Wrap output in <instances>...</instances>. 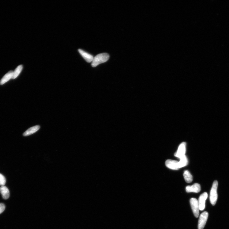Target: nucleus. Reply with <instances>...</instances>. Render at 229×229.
Masks as SVG:
<instances>
[{
	"label": "nucleus",
	"instance_id": "1",
	"mask_svg": "<svg viewBox=\"0 0 229 229\" xmlns=\"http://www.w3.org/2000/svg\"><path fill=\"white\" fill-rule=\"evenodd\" d=\"M109 55L106 53L98 54L94 57L91 65L93 67H95L100 64L107 62L109 60Z\"/></svg>",
	"mask_w": 229,
	"mask_h": 229
},
{
	"label": "nucleus",
	"instance_id": "2",
	"mask_svg": "<svg viewBox=\"0 0 229 229\" xmlns=\"http://www.w3.org/2000/svg\"><path fill=\"white\" fill-rule=\"evenodd\" d=\"M218 186V181L217 180H215L213 183L210 196V201L213 206H215L217 201Z\"/></svg>",
	"mask_w": 229,
	"mask_h": 229
},
{
	"label": "nucleus",
	"instance_id": "3",
	"mask_svg": "<svg viewBox=\"0 0 229 229\" xmlns=\"http://www.w3.org/2000/svg\"><path fill=\"white\" fill-rule=\"evenodd\" d=\"M190 202L194 215L196 218L198 217L200 209L198 200L196 198H192Z\"/></svg>",
	"mask_w": 229,
	"mask_h": 229
},
{
	"label": "nucleus",
	"instance_id": "4",
	"mask_svg": "<svg viewBox=\"0 0 229 229\" xmlns=\"http://www.w3.org/2000/svg\"><path fill=\"white\" fill-rule=\"evenodd\" d=\"M208 213L207 212H204L200 216L198 224V229H203L204 228L208 218Z\"/></svg>",
	"mask_w": 229,
	"mask_h": 229
},
{
	"label": "nucleus",
	"instance_id": "5",
	"mask_svg": "<svg viewBox=\"0 0 229 229\" xmlns=\"http://www.w3.org/2000/svg\"><path fill=\"white\" fill-rule=\"evenodd\" d=\"M186 147V143L183 142L181 143L179 146L177 151L174 154L175 156L180 158L185 155Z\"/></svg>",
	"mask_w": 229,
	"mask_h": 229
},
{
	"label": "nucleus",
	"instance_id": "6",
	"mask_svg": "<svg viewBox=\"0 0 229 229\" xmlns=\"http://www.w3.org/2000/svg\"><path fill=\"white\" fill-rule=\"evenodd\" d=\"M208 197L207 193L205 192L200 195L198 200L199 209L200 211H203L205 208L206 201Z\"/></svg>",
	"mask_w": 229,
	"mask_h": 229
},
{
	"label": "nucleus",
	"instance_id": "7",
	"mask_svg": "<svg viewBox=\"0 0 229 229\" xmlns=\"http://www.w3.org/2000/svg\"><path fill=\"white\" fill-rule=\"evenodd\" d=\"M165 165L168 168L173 170H178L179 169L178 161L171 160H167L165 162Z\"/></svg>",
	"mask_w": 229,
	"mask_h": 229
},
{
	"label": "nucleus",
	"instance_id": "8",
	"mask_svg": "<svg viewBox=\"0 0 229 229\" xmlns=\"http://www.w3.org/2000/svg\"><path fill=\"white\" fill-rule=\"evenodd\" d=\"M201 190V187L198 183H195L192 186H187L186 187V191L187 193L193 192L198 193Z\"/></svg>",
	"mask_w": 229,
	"mask_h": 229
},
{
	"label": "nucleus",
	"instance_id": "9",
	"mask_svg": "<svg viewBox=\"0 0 229 229\" xmlns=\"http://www.w3.org/2000/svg\"><path fill=\"white\" fill-rule=\"evenodd\" d=\"M78 52L86 61L90 63L93 61L94 58L93 56L81 49H79Z\"/></svg>",
	"mask_w": 229,
	"mask_h": 229
},
{
	"label": "nucleus",
	"instance_id": "10",
	"mask_svg": "<svg viewBox=\"0 0 229 229\" xmlns=\"http://www.w3.org/2000/svg\"><path fill=\"white\" fill-rule=\"evenodd\" d=\"M40 128V126L38 125L31 127L24 133L23 135L24 136H27L33 134L37 132Z\"/></svg>",
	"mask_w": 229,
	"mask_h": 229
},
{
	"label": "nucleus",
	"instance_id": "11",
	"mask_svg": "<svg viewBox=\"0 0 229 229\" xmlns=\"http://www.w3.org/2000/svg\"><path fill=\"white\" fill-rule=\"evenodd\" d=\"M0 192H1L3 199L6 200L9 198L10 196V192L7 187L4 186H1L0 187Z\"/></svg>",
	"mask_w": 229,
	"mask_h": 229
},
{
	"label": "nucleus",
	"instance_id": "12",
	"mask_svg": "<svg viewBox=\"0 0 229 229\" xmlns=\"http://www.w3.org/2000/svg\"><path fill=\"white\" fill-rule=\"evenodd\" d=\"M13 71H9L4 76L0 81V85H2L12 79Z\"/></svg>",
	"mask_w": 229,
	"mask_h": 229
},
{
	"label": "nucleus",
	"instance_id": "13",
	"mask_svg": "<svg viewBox=\"0 0 229 229\" xmlns=\"http://www.w3.org/2000/svg\"><path fill=\"white\" fill-rule=\"evenodd\" d=\"M180 161H178V165L179 168L186 166L188 164V160L186 155L180 158Z\"/></svg>",
	"mask_w": 229,
	"mask_h": 229
},
{
	"label": "nucleus",
	"instance_id": "14",
	"mask_svg": "<svg viewBox=\"0 0 229 229\" xmlns=\"http://www.w3.org/2000/svg\"><path fill=\"white\" fill-rule=\"evenodd\" d=\"M183 175L184 179L187 183H190L192 182L193 180V176L189 171H184Z\"/></svg>",
	"mask_w": 229,
	"mask_h": 229
},
{
	"label": "nucleus",
	"instance_id": "15",
	"mask_svg": "<svg viewBox=\"0 0 229 229\" xmlns=\"http://www.w3.org/2000/svg\"><path fill=\"white\" fill-rule=\"evenodd\" d=\"M23 66L20 65L17 67L15 69V71H13L12 79H14L16 78L20 74L22 69H23Z\"/></svg>",
	"mask_w": 229,
	"mask_h": 229
},
{
	"label": "nucleus",
	"instance_id": "16",
	"mask_svg": "<svg viewBox=\"0 0 229 229\" xmlns=\"http://www.w3.org/2000/svg\"><path fill=\"white\" fill-rule=\"evenodd\" d=\"M6 183V179L5 177L2 174H0V186H4Z\"/></svg>",
	"mask_w": 229,
	"mask_h": 229
},
{
	"label": "nucleus",
	"instance_id": "17",
	"mask_svg": "<svg viewBox=\"0 0 229 229\" xmlns=\"http://www.w3.org/2000/svg\"><path fill=\"white\" fill-rule=\"evenodd\" d=\"M5 206L3 203H0V214H1L4 211Z\"/></svg>",
	"mask_w": 229,
	"mask_h": 229
}]
</instances>
